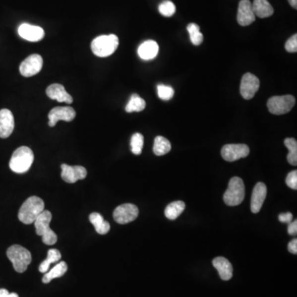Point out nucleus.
Wrapping results in <instances>:
<instances>
[{"label":"nucleus","mask_w":297,"mask_h":297,"mask_svg":"<svg viewBox=\"0 0 297 297\" xmlns=\"http://www.w3.org/2000/svg\"><path fill=\"white\" fill-rule=\"evenodd\" d=\"M44 209V201L42 199L38 197H29L20 207L18 219L25 225L34 223L37 217L43 212Z\"/></svg>","instance_id":"1"},{"label":"nucleus","mask_w":297,"mask_h":297,"mask_svg":"<svg viewBox=\"0 0 297 297\" xmlns=\"http://www.w3.org/2000/svg\"><path fill=\"white\" fill-rule=\"evenodd\" d=\"M34 160L32 150L27 146L17 148L12 154L9 162V167L12 172L24 174L29 170Z\"/></svg>","instance_id":"2"},{"label":"nucleus","mask_w":297,"mask_h":297,"mask_svg":"<svg viewBox=\"0 0 297 297\" xmlns=\"http://www.w3.org/2000/svg\"><path fill=\"white\" fill-rule=\"evenodd\" d=\"M52 214L49 211H43L34 221L37 236H42V242L47 245H53L57 242V234L50 228Z\"/></svg>","instance_id":"3"},{"label":"nucleus","mask_w":297,"mask_h":297,"mask_svg":"<svg viewBox=\"0 0 297 297\" xmlns=\"http://www.w3.org/2000/svg\"><path fill=\"white\" fill-rule=\"evenodd\" d=\"M119 45L118 37L114 34L103 35L93 40L92 52L99 57H108L113 55Z\"/></svg>","instance_id":"4"},{"label":"nucleus","mask_w":297,"mask_h":297,"mask_svg":"<svg viewBox=\"0 0 297 297\" xmlns=\"http://www.w3.org/2000/svg\"><path fill=\"white\" fill-rule=\"evenodd\" d=\"M7 256L17 273H24L32 262V254L22 246L13 244L7 248Z\"/></svg>","instance_id":"5"},{"label":"nucleus","mask_w":297,"mask_h":297,"mask_svg":"<svg viewBox=\"0 0 297 297\" xmlns=\"http://www.w3.org/2000/svg\"><path fill=\"white\" fill-rule=\"evenodd\" d=\"M245 197V187L240 178L234 177L229 182L228 188L224 194V201L231 206H238Z\"/></svg>","instance_id":"6"},{"label":"nucleus","mask_w":297,"mask_h":297,"mask_svg":"<svg viewBox=\"0 0 297 297\" xmlns=\"http://www.w3.org/2000/svg\"><path fill=\"white\" fill-rule=\"evenodd\" d=\"M295 98L292 95L274 96L268 100V108L272 114L283 115L289 113L295 106Z\"/></svg>","instance_id":"7"},{"label":"nucleus","mask_w":297,"mask_h":297,"mask_svg":"<svg viewBox=\"0 0 297 297\" xmlns=\"http://www.w3.org/2000/svg\"><path fill=\"white\" fill-rule=\"evenodd\" d=\"M139 215V209L135 205L130 203L122 204L118 206L113 212V218L120 225L130 223L135 221Z\"/></svg>","instance_id":"8"},{"label":"nucleus","mask_w":297,"mask_h":297,"mask_svg":"<svg viewBox=\"0 0 297 297\" xmlns=\"http://www.w3.org/2000/svg\"><path fill=\"white\" fill-rule=\"evenodd\" d=\"M42 65L43 59L40 55H31L20 64V74L26 78L34 76L42 70Z\"/></svg>","instance_id":"9"},{"label":"nucleus","mask_w":297,"mask_h":297,"mask_svg":"<svg viewBox=\"0 0 297 297\" xmlns=\"http://www.w3.org/2000/svg\"><path fill=\"white\" fill-rule=\"evenodd\" d=\"M249 155V148L244 144H229L221 150V155L224 160L228 162H234L236 160L245 158Z\"/></svg>","instance_id":"10"},{"label":"nucleus","mask_w":297,"mask_h":297,"mask_svg":"<svg viewBox=\"0 0 297 297\" xmlns=\"http://www.w3.org/2000/svg\"><path fill=\"white\" fill-rule=\"evenodd\" d=\"M259 86H260V82L258 77L250 73H247L243 75L241 80V96L246 100H250L258 92Z\"/></svg>","instance_id":"11"},{"label":"nucleus","mask_w":297,"mask_h":297,"mask_svg":"<svg viewBox=\"0 0 297 297\" xmlns=\"http://www.w3.org/2000/svg\"><path fill=\"white\" fill-rule=\"evenodd\" d=\"M76 117V112L71 107H57L53 108L49 114L50 126H55L59 120L64 121H72Z\"/></svg>","instance_id":"12"},{"label":"nucleus","mask_w":297,"mask_h":297,"mask_svg":"<svg viewBox=\"0 0 297 297\" xmlns=\"http://www.w3.org/2000/svg\"><path fill=\"white\" fill-rule=\"evenodd\" d=\"M61 178L64 182L68 183H74L79 180H83L86 178L87 170L83 166H69L63 164L61 165Z\"/></svg>","instance_id":"13"},{"label":"nucleus","mask_w":297,"mask_h":297,"mask_svg":"<svg viewBox=\"0 0 297 297\" xmlns=\"http://www.w3.org/2000/svg\"><path fill=\"white\" fill-rule=\"evenodd\" d=\"M256 19V16L253 12L252 2L249 0H241L238 3L237 21L238 24L246 27L252 24Z\"/></svg>","instance_id":"14"},{"label":"nucleus","mask_w":297,"mask_h":297,"mask_svg":"<svg viewBox=\"0 0 297 297\" xmlns=\"http://www.w3.org/2000/svg\"><path fill=\"white\" fill-rule=\"evenodd\" d=\"M18 34L22 39L28 42H39L45 36L44 30L42 27L28 23H22L18 27Z\"/></svg>","instance_id":"15"},{"label":"nucleus","mask_w":297,"mask_h":297,"mask_svg":"<svg viewBox=\"0 0 297 297\" xmlns=\"http://www.w3.org/2000/svg\"><path fill=\"white\" fill-rule=\"evenodd\" d=\"M14 129V118L8 109L0 110V138L9 137Z\"/></svg>","instance_id":"16"},{"label":"nucleus","mask_w":297,"mask_h":297,"mask_svg":"<svg viewBox=\"0 0 297 297\" xmlns=\"http://www.w3.org/2000/svg\"><path fill=\"white\" fill-rule=\"evenodd\" d=\"M267 196V187L263 182H258L253 188L251 197V211L258 213L260 211Z\"/></svg>","instance_id":"17"},{"label":"nucleus","mask_w":297,"mask_h":297,"mask_svg":"<svg viewBox=\"0 0 297 297\" xmlns=\"http://www.w3.org/2000/svg\"><path fill=\"white\" fill-rule=\"evenodd\" d=\"M47 95L50 99L57 100L59 103H65L71 104L73 98L68 94L64 87L61 84H53L47 89Z\"/></svg>","instance_id":"18"},{"label":"nucleus","mask_w":297,"mask_h":297,"mask_svg":"<svg viewBox=\"0 0 297 297\" xmlns=\"http://www.w3.org/2000/svg\"><path fill=\"white\" fill-rule=\"evenodd\" d=\"M213 266L218 271L219 275L224 281L231 280L233 276V267L228 259L224 257H217L212 261Z\"/></svg>","instance_id":"19"},{"label":"nucleus","mask_w":297,"mask_h":297,"mask_svg":"<svg viewBox=\"0 0 297 297\" xmlns=\"http://www.w3.org/2000/svg\"><path fill=\"white\" fill-rule=\"evenodd\" d=\"M159 53V45L152 40L143 42L138 48V55L142 59L150 60L157 57Z\"/></svg>","instance_id":"20"},{"label":"nucleus","mask_w":297,"mask_h":297,"mask_svg":"<svg viewBox=\"0 0 297 297\" xmlns=\"http://www.w3.org/2000/svg\"><path fill=\"white\" fill-rule=\"evenodd\" d=\"M252 6L255 16L261 18L270 17L274 12L273 6L268 0H253Z\"/></svg>","instance_id":"21"},{"label":"nucleus","mask_w":297,"mask_h":297,"mask_svg":"<svg viewBox=\"0 0 297 297\" xmlns=\"http://www.w3.org/2000/svg\"><path fill=\"white\" fill-rule=\"evenodd\" d=\"M67 269H68V266H67L66 263L62 261L60 263H57L52 270L45 273V275L42 278V282L45 284L51 283L55 278H60L62 276L64 275L67 272Z\"/></svg>","instance_id":"22"},{"label":"nucleus","mask_w":297,"mask_h":297,"mask_svg":"<svg viewBox=\"0 0 297 297\" xmlns=\"http://www.w3.org/2000/svg\"><path fill=\"white\" fill-rule=\"evenodd\" d=\"M89 221L99 235H106L110 231V225L108 221H106L103 219V216H101L99 213L94 212V213L90 214Z\"/></svg>","instance_id":"23"},{"label":"nucleus","mask_w":297,"mask_h":297,"mask_svg":"<svg viewBox=\"0 0 297 297\" xmlns=\"http://www.w3.org/2000/svg\"><path fill=\"white\" fill-rule=\"evenodd\" d=\"M186 205L182 201H174L165 208V215L170 220H175L184 211Z\"/></svg>","instance_id":"24"},{"label":"nucleus","mask_w":297,"mask_h":297,"mask_svg":"<svg viewBox=\"0 0 297 297\" xmlns=\"http://www.w3.org/2000/svg\"><path fill=\"white\" fill-rule=\"evenodd\" d=\"M61 258V253L58 249H50L47 253V258L43 261L39 266L40 273H46L49 270L50 267L52 263H57Z\"/></svg>","instance_id":"25"},{"label":"nucleus","mask_w":297,"mask_h":297,"mask_svg":"<svg viewBox=\"0 0 297 297\" xmlns=\"http://www.w3.org/2000/svg\"><path fill=\"white\" fill-rule=\"evenodd\" d=\"M153 150H154L155 155L157 156H162V155H166L171 150V144L169 140L164 136H157L155 139Z\"/></svg>","instance_id":"26"},{"label":"nucleus","mask_w":297,"mask_h":297,"mask_svg":"<svg viewBox=\"0 0 297 297\" xmlns=\"http://www.w3.org/2000/svg\"><path fill=\"white\" fill-rule=\"evenodd\" d=\"M146 107V103L144 99H141L138 94H133L130 97V101L125 106L126 113H134V112H141Z\"/></svg>","instance_id":"27"},{"label":"nucleus","mask_w":297,"mask_h":297,"mask_svg":"<svg viewBox=\"0 0 297 297\" xmlns=\"http://www.w3.org/2000/svg\"><path fill=\"white\" fill-rule=\"evenodd\" d=\"M286 147L289 150L288 160L289 164L294 166L297 165V141L294 138H287L284 141Z\"/></svg>","instance_id":"28"},{"label":"nucleus","mask_w":297,"mask_h":297,"mask_svg":"<svg viewBox=\"0 0 297 297\" xmlns=\"http://www.w3.org/2000/svg\"><path fill=\"white\" fill-rule=\"evenodd\" d=\"M187 32L190 35V40L192 44L199 46L203 42V35L200 32V27L196 23H190L187 25Z\"/></svg>","instance_id":"29"},{"label":"nucleus","mask_w":297,"mask_h":297,"mask_svg":"<svg viewBox=\"0 0 297 297\" xmlns=\"http://www.w3.org/2000/svg\"><path fill=\"white\" fill-rule=\"evenodd\" d=\"M143 146H144V136L140 133H135L130 140L131 152L134 155H140L142 152Z\"/></svg>","instance_id":"30"},{"label":"nucleus","mask_w":297,"mask_h":297,"mask_svg":"<svg viewBox=\"0 0 297 297\" xmlns=\"http://www.w3.org/2000/svg\"><path fill=\"white\" fill-rule=\"evenodd\" d=\"M159 11L165 17H172L176 12V7L174 2H171L170 0H166V1H164L162 3H160L159 6Z\"/></svg>","instance_id":"31"},{"label":"nucleus","mask_w":297,"mask_h":297,"mask_svg":"<svg viewBox=\"0 0 297 297\" xmlns=\"http://www.w3.org/2000/svg\"><path fill=\"white\" fill-rule=\"evenodd\" d=\"M158 96L162 100L168 101L172 99L175 95V90L172 87L160 84L157 87Z\"/></svg>","instance_id":"32"},{"label":"nucleus","mask_w":297,"mask_h":297,"mask_svg":"<svg viewBox=\"0 0 297 297\" xmlns=\"http://www.w3.org/2000/svg\"><path fill=\"white\" fill-rule=\"evenodd\" d=\"M286 183L288 187L293 188V189H297V171L293 170L292 172L289 173L288 177L286 178Z\"/></svg>","instance_id":"33"},{"label":"nucleus","mask_w":297,"mask_h":297,"mask_svg":"<svg viewBox=\"0 0 297 297\" xmlns=\"http://www.w3.org/2000/svg\"><path fill=\"white\" fill-rule=\"evenodd\" d=\"M285 49L290 53H296L297 52V35H293L286 42Z\"/></svg>","instance_id":"34"},{"label":"nucleus","mask_w":297,"mask_h":297,"mask_svg":"<svg viewBox=\"0 0 297 297\" xmlns=\"http://www.w3.org/2000/svg\"><path fill=\"white\" fill-rule=\"evenodd\" d=\"M278 219H279V221H280L281 222H283V223H291L293 220V214L290 213V212L281 214V215H279V216H278Z\"/></svg>","instance_id":"35"},{"label":"nucleus","mask_w":297,"mask_h":297,"mask_svg":"<svg viewBox=\"0 0 297 297\" xmlns=\"http://www.w3.org/2000/svg\"><path fill=\"white\" fill-rule=\"evenodd\" d=\"M288 233L291 236H296L297 234V221H292L288 226Z\"/></svg>","instance_id":"36"},{"label":"nucleus","mask_w":297,"mask_h":297,"mask_svg":"<svg viewBox=\"0 0 297 297\" xmlns=\"http://www.w3.org/2000/svg\"><path fill=\"white\" fill-rule=\"evenodd\" d=\"M288 250L290 253H293V254H297V239L294 238L293 240L291 241L289 244H288Z\"/></svg>","instance_id":"37"},{"label":"nucleus","mask_w":297,"mask_h":297,"mask_svg":"<svg viewBox=\"0 0 297 297\" xmlns=\"http://www.w3.org/2000/svg\"><path fill=\"white\" fill-rule=\"evenodd\" d=\"M9 293L6 289H0V297H7Z\"/></svg>","instance_id":"38"},{"label":"nucleus","mask_w":297,"mask_h":297,"mask_svg":"<svg viewBox=\"0 0 297 297\" xmlns=\"http://www.w3.org/2000/svg\"><path fill=\"white\" fill-rule=\"evenodd\" d=\"M288 2H290L292 7H294L295 9L297 8V0H288Z\"/></svg>","instance_id":"39"},{"label":"nucleus","mask_w":297,"mask_h":297,"mask_svg":"<svg viewBox=\"0 0 297 297\" xmlns=\"http://www.w3.org/2000/svg\"><path fill=\"white\" fill-rule=\"evenodd\" d=\"M7 297H19L16 293H9V295Z\"/></svg>","instance_id":"40"}]
</instances>
